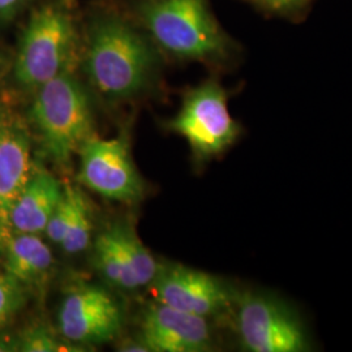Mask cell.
I'll return each mask as SVG.
<instances>
[{"mask_svg":"<svg viewBox=\"0 0 352 352\" xmlns=\"http://www.w3.org/2000/svg\"><path fill=\"white\" fill-rule=\"evenodd\" d=\"M84 67L90 84L101 96L124 101L151 85L157 55L136 29L118 17L106 16L90 26Z\"/></svg>","mask_w":352,"mask_h":352,"instance_id":"obj_1","label":"cell"},{"mask_svg":"<svg viewBox=\"0 0 352 352\" xmlns=\"http://www.w3.org/2000/svg\"><path fill=\"white\" fill-rule=\"evenodd\" d=\"M43 151L52 162L67 164L94 136V116L88 93L71 69L36 90L30 107Z\"/></svg>","mask_w":352,"mask_h":352,"instance_id":"obj_2","label":"cell"},{"mask_svg":"<svg viewBox=\"0 0 352 352\" xmlns=\"http://www.w3.org/2000/svg\"><path fill=\"white\" fill-rule=\"evenodd\" d=\"M140 16L153 39L177 58L206 60L226 50V38L205 0H149Z\"/></svg>","mask_w":352,"mask_h":352,"instance_id":"obj_3","label":"cell"},{"mask_svg":"<svg viewBox=\"0 0 352 352\" xmlns=\"http://www.w3.org/2000/svg\"><path fill=\"white\" fill-rule=\"evenodd\" d=\"M75 24L59 4H46L32 13L13 67L16 81L37 90L55 76L69 69L76 50Z\"/></svg>","mask_w":352,"mask_h":352,"instance_id":"obj_4","label":"cell"},{"mask_svg":"<svg viewBox=\"0 0 352 352\" xmlns=\"http://www.w3.org/2000/svg\"><path fill=\"white\" fill-rule=\"evenodd\" d=\"M168 128L187 140L201 161L222 154L240 133L228 110L226 91L217 81H206L188 91Z\"/></svg>","mask_w":352,"mask_h":352,"instance_id":"obj_5","label":"cell"},{"mask_svg":"<svg viewBox=\"0 0 352 352\" xmlns=\"http://www.w3.org/2000/svg\"><path fill=\"white\" fill-rule=\"evenodd\" d=\"M236 329L252 352H302L309 349L299 318L277 299L258 292L236 296Z\"/></svg>","mask_w":352,"mask_h":352,"instance_id":"obj_6","label":"cell"},{"mask_svg":"<svg viewBox=\"0 0 352 352\" xmlns=\"http://www.w3.org/2000/svg\"><path fill=\"white\" fill-rule=\"evenodd\" d=\"M78 180L87 188L113 201L133 204L144 197V182L123 138H91L78 151Z\"/></svg>","mask_w":352,"mask_h":352,"instance_id":"obj_7","label":"cell"},{"mask_svg":"<svg viewBox=\"0 0 352 352\" xmlns=\"http://www.w3.org/2000/svg\"><path fill=\"white\" fill-rule=\"evenodd\" d=\"M123 311L107 289L77 285L64 295L58 315L62 338L71 344H102L115 340L123 327Z\"/></svg>","mask_w":352,"mask_h":352,"instance_id":"obj_8","label":"cell"},{"mask_svg":"<svg viewBox=\"0 0 352 352\" xmlns=\"http://www.w3.org/2000/svg\"><path fill=\"white\" fill-rule=\"evenodd\" d=\"M151 285L157 302L206 318L223 314L235 300V292L219 278L184 265L160 266Z\"/></svg>","mask_w":352,"mask_h":352,"instance_id":"obj_9","label":"cell"},{"mask_svg":"<svg viewBox=\"0 0 352 352\" xmlns=\"http://www.w3.org/2000/svg\"><path fill=\"white\" fill-rule=\"evenodd\" d=\"M141 340L149 352L212 350L213 336L206 317L190 315L157 302L142 316Z\"/></svg>","mask_w":352,"mask_h":352,"instance_id":"obj_10","label":"cell"},{"mask_svg":"<svg viewBox=\"0 0 352 352\" xmlns=\"http://www.w3.org/2000/svg\"><path fill=\"white\" fill-rule=\"evenodd\" d=\"M30 141L24 129L0 120V219L8 223L13 204L33 174Z\"/></svg>","mask_w":352,"mask_h":352,"instance_id":"obj_11","label":"cell"},{"mask_svg":"<svg viewBox=\"0 0 352 352\" xmlns=\"http://www.w3.org/2000/svg\"><path fill=\"white\" fill-rule=\"evenodd\" d=\"M64 186L55 176L41 170L33 173L16 199L8 215V223L24 234H41L62 200Z\"/></svg>","mask_w":352,"mask_h":352,"instance_id":"obj_12","label":"cell"},{"mask_svg":"<svg viewBox=\"0 0 352 352\" xmlns=\"http://www.w3.org/2000/svg\"><path fill=\"white\" fill-rule=\"evenodd\" d=\"M52 263L50 247L38 234L19 232L7 244L6 273L21 285L37 282L45 277Z\"/></svg>","mask_w":352,"mask_h":352,"instance_id":"obj_13","label":"cell"},{"mask_svg":"<svg viewBox=\"0 0 352 352\" xmlns=\"http://www.w3.org/2000/svg\"><path fill=\"white\" fill-rule=\"evenodd\" d=\"M94 263L109 285L126 291L140 289L139 282L128 263L126 253L116 239L113 227L96 240Z\"/></svg>","mask_w":352,"mask_h":352,"instance_id":"obj_14","label":"cell"},{"mask_svg":"<svg viewBox=\"0 0 352 352\" xmlns=\"http://www.w3.org/2000/svg\"><path fill=\"white\" fill-rule=\"evenodd\" d=\"M111 227L116 239L126 253L140 287L151 285L158 273L160 265L157 264L149 250L142 244L133 227L128 223H116Z\"/></svg>","mask_w":352,"mask_h":352,"instance_id":"obj_15","label":"cell"},{"mask_svg":"<svg viewBox=\"0 0 352 352\" xmlns=\"http://www.w3.org/2000/svg\"><path fill=\"white\" fill-rule=\"evenodd\" d=\"M91 232H93L91 212L89 208L88 200L82 193L77 204L72 222L60 243V247L63 248L65 253H69V254H76V253L85 251L90 244Z\"/></svg>","mask_w":352,"mask_h":352,"instance_id":"obj_16","label":"cell"},{"mask_svg":"<svg viewBox=\"0 0 352 352\" xmlns=\"http://www.w3.org/2000/svg\"><path fill=\"white\" fill-rule=\"evenodd\" d=\"M81 195H82V192L77 187L64 186L63 197L58 204V206L55 208L54 213L50 217V221L47 223V227L45 230V232L47 234L49 239L52 243L60 245L64 235L72 222V218L75 215L76 208H77V204H78Z\"/></svg>","mask_w":352,"mask_h":352,"instance_id":"obj_17","label":"cell"},{"mask_svg":"<svg viewBox=\"0 0 352 352\" xmlns=\"http://www.w3.org/2000/svg\"><path fill=\"white\" fill-rule=\"evenodd\" d=\"M17 347L19 351L24 352L77 351L69 349V344H65L49 327L42 324L25 329L17 340Z\"/></svg>","mask_w":352,"mask_h":352,"instance_id":"obj_18","label":"cell"},{"mask_svg":"<svg viewBox=\"0 0 352 352\" xmlns=\"http://www.w3.org/2000/svg\"><path fill=\"white\" fill-rule=\"evenodd\" d=\"M24 289L21 283L4 273L0 274V330L24 305Z\"/></svg>","mask_w":352,"mask_h":352,"instance_id":"obj_19","label":"cell"},{"mask_svg":"<svg viewBox=\"0 0 352 352\" xmlns=\"http://www.w3.org/2000/svg\"><path fill=\"white\" fill-rule=\"evenodd\" d=\"M30 0H0V20H10L20 12Z\"/></svg>","mask_w":352,"mask_h":352,"instance_id":"obj_20","label":"cell"},{"mask_svg":"<svg viewBox=\"0 0 352 352\" xmlns=\"http://www.w3.org/2000/svg\"><path fill=\"white\" fill-rule=\"evenodd\" d=\"M254 1L273 10H285L300 3L302 0H254Z\"/></svg>","mask_w":352,"mask_h":352,"instance_id":"obj_21","label":"cell"},{"mask_svg":"<svg viewBox=\"0 0 352 352\" xmlns=\"http://www.w3.org/2000/svg\"><path fill=\"white\" fill-rule=\"evenodd\" d=\"M119 350L124 352H149V349L142 343V340H126L119 347Z\"/></svg>","mask_w":352,"mask_h":352,"instance_id":"obj_22","label":"cell"},{"mask_svg":"<svg viewBox=\"0 0 352 352\" xmlns=\"http://www.w3.org/2000/svg\"><path fill=\"white\" fill-rule=\"evenodd\" d=\"M3 222H1V219H0V243L3 241Z\"/></svg>","mask_w":352,"mask_h":352,"instance_id":"obj_23","label":"cell"}]
</instances>
